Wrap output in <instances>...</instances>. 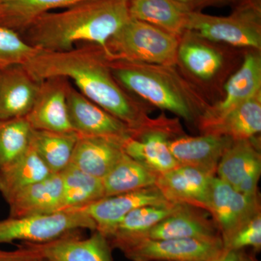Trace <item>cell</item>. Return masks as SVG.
Here are the masks:
<instances>
[{
    "instance_id": "83f0119b",
    "label": "cell",
    "mask_w": 261,
    "mask_h": 261,
    "mask_svg": "<svg viewBox=\"0 0 261 261\" xmlns=\"http://www.w3.org/2000/svg\"><path fill=\"white\" fill-rule=\"evenodd\" d=\"M158 176L124 152L121 159L102 179L105 197L154 186Z\"/></svg>"
},
{
    "instance_id": "d6986e66",
    "label": "cell",
    "mask_w": 261,
    "mask_h": 261,
    "mask_svg": "<svg viewBox=\"0 0 261 261\" xmlns=\"http://www.w3.org/2000/svg\"><path fill=\"white\" fill-rule=\"evenodd\" d=\"M63 180L61 173H53L17 192L6 201L10 218L53 214L61 211Z\"/></svg>"
},
{
    "instance_id": "836d02e7",
    "label": "cell",
    "mask_w": 261,
    "mask_h": 261,
    "mask_svg": "<svg viewBox=\"0 0 261 261\" xmlns=\"http://www.w3.org/2000/svg\"><path fill=\"white\" fill-rule=\"evenodd\" d=\"M36 249L29 243L20 245L12 251L0 250V261H44Z\"/></svg>"
},
{
    "instance_id": "ac0fdd59",
    "label": "cell",
    "mask_w": 261,
    "mask_h": 261,
    "mask_svg": "<svg viewBox=\"0 0 261 261\" xmlns=\"http://www.w3.org/2000/svg\"><path fill=\"white\" fill-rule=\"evenodd\" d=\"M195 208L193 206L181 204L173 214L150 228L140 238L152 240L221 239L219 228L214 221H211L205 215L201 214L200 208Z\"/></svg>"
},
{
    "instance_id": "8992f818",
    "label": "cell",
    "mask_w": 261,
    "mask_h": 261,
    "mask_svg": "<svg viewBox=\"0 0 261 261\" xmlns=\"http://www.w3.org/2000/svg\"><path fill=\"white\" fill-rule=\"evenodd\" d=\"M108 240L112 248L121 250L132 261H214L225 250L222 239L140 238Z\"/></svg>"
},
{
    "instance_id": "f546056e",
    "label": "cell",
    "mask_w": 261,
    "mask_h": 261,
    "mask_svg": "<svg viewBox=\"0 0 261 261\" xmlns=\"http://www.w3.org/2000/svg\"><path fill=\"white\" fill-rule=\"evenodd\" d=\"M181 204L168 205H145L130 211L118 223L108 240L140 238L173 214Z\"/></svg>"
},
{
    "instance_id": "5b68a950",
    "label": "cell",
    "mask_w": 261,
    "mask_h": 261,
    "mask_svg": "<svg viewBox=\"0 0 261 261\" xmlns=\"http://www.w3.org/2000/svg\"><path fill=\"white\" fill-rule=\"evenodd\" d=\"M179 41L151 24L130 18L102 49L109 59L176 66Z\"/></svg>"
},
{
    "instance_id": "4316f807",
    "label": "cell",
    "mask_w": 261,
    "mask_h": 261,
    "mask_svg": "<svg viewBox=\"0 0 261 261\" xmlns=\"http://www.w3.org/2000/svg\"><path fill=\"white\" fill-rule=\"evenodd\" d=\"M51 174L37 152L29 147L20 159L0 170V194L7 201L25 187Z\"/></svg>"
},
{
    "instance_id": "277c9868",
    "label": "cell",
    "mask_w": 261,
    "mask_h": 261,
    "mask_svg": "<svg viewBox=\"0 0 261 261\" xmlns=\"http://www.w3.org/2000/svg\"><path fill=\"white\" fill-rule=\"evenodd\" d=\"M232 13L215 16L197 10L187 14L186 31L211 42L261 49L260 0H235Z\"/></svg>"
},
{
    "instance_id": "2e32d148",
    "label": "cell",
    "mask_w": 261,
    "mask_h": 261,
    "mask_svg": "<svg viewBox=\"0 0 261 261\" xmlns=\"http://www.w3.org/2000/svg\"><path fill=\"white\" fill-rule=\"evenodd\" d=\"M78 231L43 244H30L47 261H113L112 247L108 239L98 231L88 238Z\"/></svg>"
},
{
    "instance_id": "cb8c5ba5",
    "label": "cell",
    "mask_w": 261,
    "mask_h": 261,
    "mask_svg": "<svg viewBox=\"0 0 261 261\" xmlns=\"http://www.w3.org/2000/svg\"><path fill=\"white\" fill-rule=\"evenodd\" d=\"M128 10L130 18L181 37L186 32L187 14L192 10L173 0H129Z\"/></svg>"
},
{
    "instance_id": "603a6c76",
    "label": "cell",
    "mask_w": 261,
    "mask_h": 261,
    "mask_svg": "<svg viewBox=\"0 0 261 261\" xmlns=\"http://www.w3.org/2000/svg\"><path fill=\"white\" fill-rule=\"evenodd\" d=\"M177 57V63H181L190 74L203 82L214 80L224 67L221 51L189 31L180 37Z\"/></svg>"
},
{
    "instance_id": "d4e9b609",
    "label": "cell",
    "mask_w": 261,
    "mask_h": 261,
    "mask_svg": "<svg viewBox=\"0 0 261 261\" xmlns=\"http://www.w3.org/2000/svg\"><path fill=\"white\" fill-rule=\"evenodd\" d=\"M84 0H0V27L22 34L38 18Z\"/></svg>"
},
{
    "instance_id": "7a4b0ae2",
    "label": "cell",
    "mask_w": 261,
    "mask_h": 261,
    "mask_svg": "<svg viewBox=\"0 0 261 261\" xmlns=\"http://www.w3.org/2000/svg\"><path fill=\"white\" fill-rule=\"evenodd\" d=\"M128 1L84 0L42 15L20 36L40 51L70 50L81 44L105 49L110 38L130 18Z\"/></svg>"
},
{
    "instance_id": "d6a6232c",
    "label": "cell",
    "mask_w": 261,
    "mask_h": 261,
    "mask_svg": "<svg viewBox=\"0 0 261 261\" xmlns=\"http://www.w3.org/2000/svg\"><path fill=\"white\" fill-rule=\"evenodd\" d=\"M252 247L256 251L261 249V214L258 213L233 235L225 250H243Z\"/></svg>"
},
{
    "instance_id": "e0dca14e",
    "label": "cell",
    "mask_w": 261,
    "mask_h": 261,
    "mask_svg": "<svg viewBox=\"0 0 261 261\" xmlns=\"http://www.w3.org/2000/svg\"><path fill=\"white\" fill-rule=\"evenodd\" d=\"M222 100L210 106L199 120V126L228 112L261 92V57L258 51L247 53L243 64L224 85Z\"/></svg>"
},
{
    "instance_id": "9a60e30c",
    "label": "cell",
    "mask_w": 261,
    "mask_h": 261,
    "mask_svg": "<svg viewBox=\"0 0 261 261\" xmlns=\"http://www.w3.org/2000/svg\"><path fill=\"white\" fill-rule=\"evenodd\" d=\"M213 177L197 168L179 165L159 174L155 186L173 203L207 210Z\"/></svg>"
},
{
    "instance_id": "ffe728a7",
    "label": "cell",
    "mask_w": 261,
    "mask_h": 261,
    "mask_svg": "<svg viewBox=\"0 0 261 261\" xmlns=\"http://www.w3.org/2000/svg\"><path fill=\"white\" fill-rule=\"evenodd\" d=\"M123 141L80 135L70 164L102 179L124 154L122 147Z\"/></svg>"
},
{
    "instance_id": "5bb4252c",
    "label": "cell",
    "mask_w": 261,
    "mask_h": 261,
    "mask_svg": "<svg viewBox=\"0 0 261 261\" xmlns=\"http://www.w3.org/2000/svg\"><path fill=\"white\" fill-rule=\"evenodd\" d=\"M40 84L23 65L0 70V121L25 118L34 106Z\"/></svg>"
},
{
    "instance_id": "44dd1931",
    "label": "cell",
    "mask_w": 261,
    "mask_h": 261,
    "mask_svg": "<svg viewBox=\"0 0 261 261\" xmlns=\"http://www.w3.org/2000/svg\"><path fill=\"white\" fill-rule=\"evenodd\" d=\"M175 134L167 130L146 132L137 138L130 137L122 143L123 152L147 169L162 174L179 166L168 146Z\"/></svg>"
},
{
    "instance_id": "30bf717a",
    "label": "cell",
    "mask_w": 261,
    "mask_h": 261,
    "mask_svg": "<svg viewBox=\"0 0 261 261\" xmlns=\"http://www.w3.org/2000/svg\"><path fill=\"white\" fill-rule=\"evenodd\" d=\"M171 204L173 203L168 201L154 185L127 193L105 197L89 205L70 211H80L87 215L95 224L96 231L108 238L118 223L130 211L142 206Z\"/></svg>"
},
{
    "instance_id": "484cf974",
    "label": "cell",
    "mask_w": 261,
    "mask_h": 261,
    "mask_svg": "<svg viewBox=\"0 0 261 261\" xmlns=\"http://www.w3.org/2000/svg\"><path fill=\"white\" fill-rule=\"evenodd\" d=\"M80 135L75 132L32 129V147L53 173H60L71 163Z\"/></svg>"
},
{
    "instance_id": "8d00e7d4",
    "label": "cell",
    "mask_w": 261,
    "mask_h": 261,
    "mask_svg": "<svg viewBox=\"0 0 261 261\" xmlns=\"http://www.w3.org/2000/svg\"><path fill=\"white\" fill-rule=\"evenodd\" d=\"M173 1L177 2V3H180V4L186 5V6L189 7V8H191L192 10H194L193 1H192V0H173Z\"/></svg>"
},
{
    "instance_id": "f1b7e54d",
    "label": "cell",
    "mask_w": 261,
    "mask_h": 261,
    "mask_svg": "<svg viewBox=\"0 0 261 261\" xmlns=\"http://www.w3.org/2000/svg\"><path fill=\"white\" fill-rule=\"evenodd\" d=\"M63 198L60 211L79 208L105 197L101 178L84 172L70 164L62 172Z\"/></svg>"
},
{
    "instance_id": "ba28073f",
    "label": "cell",
    "mask_w": 261,
    "mask_h": 261,
    "mask_svg": "<svg viewBox=\"0 0 261 261\" xmlns=\"http://www.w3.org/2000/svg\"><path fill=\"white\" fill-rule=\"evenodd\" d=\"M207 211L212 214L225 245L242 226L260 212L258 195L239 192L221 178L214 176Z\"/></svg>"
},
{
    "instance_id": "8fae6325",
    "label": "cell",
    "mask_w": 261,
    "mask_h": 261,
    "mask_svg": "<svg viewBox=\"0 0 261 261\" xmlns=\"http://www.w3.org/2000/svg\"><path fill=\"white\" fill-rule=\"evenodd\" d=\"M70 82L51 77L41 82L37 97L25 117L33 129L55 132H74L70 124L67 93Z\"/></svg>"
},
{
    "instance_id": "6da1fadb",
    "label": "cell",
    "mask_w": 261,
    "mask_h": 261,
    "mask_svg": "<svg viewBox=\"0 0 261 261\" xmlns=\"http://www.w3.org/2000/svg\"><path fill=\"white\" fill-rule=\"evenodd\" d=\"M23 65L40 82L51 77L68 79L81 93L126 123L139 137L150 130L177 132L179 128L176 120L149 116L147 108L118 83L106 53L96 44H81L67 51H40Z\"/></svg>"
},
{
    "instance_id": "4dcf8cb0",
    "label": "cell",
    "mask_w": 261,
    "mask_h": 261,
    "mask_svg": "<svg viewBox=\"0 0 261 261\" xmlns=\"http://www.w3.org/2000/svg\"><path fill=\"white\" fill-rule=\"evenodd\" d=\"M32 129L25 118L0 121V170L28 150Z\"/></svg>"
},
{
    "instance_id": "e575fe53",
    "label": "cell",
    "mask_w": 261,
    "mask_h": 261,
    "mask_svg": "<svg viewBox=\"0 0 261 261\" xmlns=\"http://www.w3.org/2000/svg\"><path fill=\"white\" fill-rule=\"evenodd\" d=\"M214 261H255L247 256L243 250H224L222 255Z\"/></svg>"
},
{
    "instance_id": "52a82bcc",
    "label": "cell",
    "mask_w": 261,
    "mask_h": 261,
    "mask_svg": "<svg viewBox=\"0 0 261 261\" xmlns=\"http://www.w3.org/2000/svg\"><path fill=\"white\" fill-rule=\"evenodd\" d=\"M81 229L96 231V225L87 215L80 211L9 217L0 221V244L15 241L47 243Z\"/></svg>"
},
{
    "instance_id": "74e56055",
    "label": "cell",
    "mask_w": 261,
    "mask_h": 261,
    "mask_svg": "<svg viewBox=\"0 0 261 261\" xmlns=\"http://www.w3.org/2000/svg\"><path fill=\"white\" fill-rule=\"evenodd\" d=\"M44 261H47V260H45V259H44Z\"/></svg>"
},
{
    "instance_id": "4fadbf2b",
    "label": "cell",
    "mask_w": 261,
    "mask_h": 261,
    "mask_svg": "<svg viewBox=\"0 0 261 261\" xmlns=\"http://www.w3.org/2000/svg\"><path fill=\"white\" fill-rule=\"evenodd\" d=\"M233 141L226 136L203 134L198 137L182 136L171 139L168 146L178 164L216 176L219 161Z\"/></svg>"
},
{
    "instance_id": "7c38bea8",
    "label": "cell",
    "mask_w": 261,
    "mask_h": 261,
    "mask_svg": "<svg viewBox=\"0 0 261 261\" xmlns=\"http://www.w3.org/2000/svg\"><path fill=\"white\" fill-rule=\"evenodd\" d=\"M261 173L260 151L251 140H235L218 165L217 177L238 191L255 195Z\"/></svg>"
},
{
    "instance_id": "3957f363",
    "label": "cell",
    "mask_w": 261,
    "mask_h": 261,
    "mask_svg": "<svg viewBox=\"0 0 261 261\" xmlns=\"http://www.w3.org/2000/svg\"><path fill=\"white\" fill-rule=\"evenodd\" d=\"M108 62L113 76L127 92L174 113L185 121H199L210 107L205 98L178 73L175 66L109 58Z\"/></svg>"
},
{
    "instance_id": "1f68e13d",
    "label": "cell",
    "mask_w": 261,
    "mask_h": 261,
    "mask_svg": "<svg viewBox=\"0 0 261 261\" xmlns=\"http://www.w3.org/2000/svg\"><path fill=\"white\" fill-rule=\"evenodd\" d=\"M39 51L18 33L0 27V70L12 65H24Z\"/></svg>"
},
{
    "instance_id": "7402d4cb",
    "label": "cell",
    "mask_w": 261,
    "mask_h": 261,
    "mask_svg": "<svg viewBox=\"0 0 261 261\" xmlns=\"http://www.w3.org/2000/svg\"><path fill=\"white\" fill-rule=\"evenodd\" d=\"M200 128L204 134L226 136L233 141L253 139L261 130V92Z\"/></svg>"
},
{
    "instance_id": "9c48e42d",
    "label": "cell",
    "mask_w": 261,
    "mask_h": 261,
    "mask_svg": "<svg viewBox=\"0 0 261 261\" xmlns=\"http://www.w3.org/2000/svg\"><path fill=\"white\" fill-rule=\"evenodd\" d=\"M67 105L70 124L78 135L121 140L139 137L128 125L86 97L71 84L67 93Z\"/></svg>"
},
{
    "instance_id": "d590c367",
    "label": "cell",
    "mask_w": 261,
    "mask_h": 261,
    "mask_svg": "<svg viewBox=\"0 0 261 261\" xmlns=\"http://www.w3.org/2000/svg\"><path fill=\"white\" fill-rule=\"evenodd\" d=\"M193 1V10L200 11L202 8L210 6H224V5L233 4L235 0H192Z\"/></svg>"
}]
</instances>
